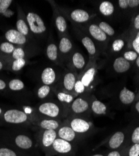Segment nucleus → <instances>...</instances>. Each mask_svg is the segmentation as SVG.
<instances>
[{
    "label": "nucleus",
    "mask_w": 139,
    "mask_h": 156,
    "mask_svg": "<svg viewBox=\"0 0 139 156\" xmlns=\"http://www.w3.org/2000/svg\"><path fill=\"white\" fill-rule=\"evenodd\" d=\"M33 112L43 118L60 119H66L68 114L61 104L57 100L48 99L38 104L34 109Z\"/></svg>",
    "instance_id": "nucleus-1"
},
{
    "label": "nucleus",
    "mask_w": 139,
    "mask_h": 156,
    "mask_svg": "<svg viewBox=\"0 0 139 156\" xmlns=\"http://www.w3.org/2000/svg\"><path fill=\"white\" fill-rule=\"evenodd\" d=\"M5 144L13 147L14 148L30 155L35 154V149L37 147L36 140L26 133H14L7 137Z\"/></svg>",
    "instance_id": "nucleus-2"
},
{
    "label": "nucleus",
    "mask_w": 139,
    "mask_h": 156,
    "mask_svg": "<svg viewBox=\"0 0 139 156\" xmlns=\"http://www.w3.org/2000/svg\"><path fill=\"white\" fill-rule=\"evenodd\" d=\"M92 96L90 95V93H86L78 96L71 103L68 116L80 117L90 119L89 117L92 113Z\"/></svg>",
    "instance_id": "nucleus-3"
},
{
    "label": "nucleus",
    "mask_w": 139,
    "mask_h": 156,
    "mask_svg": "<svg viewBox=\"0 0 139 156\" xmlns=\"http://www.w3.org/2000/svg\"><path fill=\"white\" fill-rule=\"evenodd\" d=\"M2 121L8 124L16 126H29L33 129L31 117L24 111L17 109H9L3 114Z\"/></svg>",
    "instance_id": "nucleus-4"
},
{
    "label": "nucleus",
    "mask_w": 139,
    "mask_h": 156,
    "mask_svg": "<svg viewBox=\"0 0 139 156\" xmlns=\"http://www.w3.org/2000/svg\"><path fill=\"white\" fill-rule=\"evenodd\" d=\"M57 137V131L38 130L35 135V140L37 147L45 153V156L53 155L52 146L53 142Z\"/></svg>",
    "instance_id": "nucleus-5"
},
{
    "label": "nucleus",
    "mask_w": 139,
    "mask_h": 156,
    "mask_svg": "<svg viewBox=\"0 0 139 156\" xmlns=\"http://www.w3.org/2000/svg\"><path fill=\"white\" fill-rule=\"evenodd\" d=\"M82 29L86 34L89 36L95 44L100 45L102 49H105L108 41L109 37L101 30L95 23L88 22L83 25H75Z\"/></svg>",
    "instance_id": "nucleus-6"
},
{
    "label": "nucleus",
    "mask_w": 139,
    "mask_h": 156,
    "mask_svg": "<svg viewBox=\"0 0 139 156\" xmlns=\"http://www.w3.org/2000/svg\"><path fill=\"white\" fill-rule=\"evenodd\" d=\"M65 120L80 137L89 134L93 129V125L90 119L80 117L68 116Z\"/></svg>",
    "instance_id": "nucleus-7"
},
{
    "label": "nucleus",
    "mask_w": 139,
    "mask_h": 156,
    "mask_svg": "<svg viewBox=\"0 0 139 156\" xmlns=\"http://www.w3.org/2000/svg\"><path fill=\"white\" fill-rule=\"evenodd\" d=\"M27 23L33 37H43L46 33V27L42 17L33 11H29L26 15Z\"/></svg>",
    "instance_id": "nucleus-8"
},
{
    "label": "nucleus",
    "mask_w": 139,
    "mask_h": 156,
    "mask_svg": "<svg viewBox=\"0 0 139 156\" xmlns=\"http://www.w3.org/2000/svg\"><path fill=\"white\" fill-rule=\"evenodd\" d=\"M98 66L97 59L89 58L86 66L83 71L78 76L84 86L86 87L88 93H90V89L95 83L97 74Z\"/></svg>",
    "instance_id": "nucleus-9"
},
{
    "label": "nucleus",
    "mask_w": 139,
    "mask_h": 156,
    "mask_svg": "<svg viewBox=\"0 0 139 156\" xmlns=\"http://www.w3.org/2000/svg\"><path fill=\"white\" fill-rule=\"evenodd\" d=\"M60 9L64 15L73 24L75 25H83L89 22L92 18V15L89 12L83 9H65L60 7Z\"/></svg>",
    "instance_id": "nucleus-10"
},
{
    "label": "nucleus",
    "mask_w": 139,
    "mask_h": 156,
    "mask_svg": "<svg viewBox=\"0 0 139 156\" xmlns=\"http://www.w3.org/2000/svg\"><path fill=\"white\" fill-rule=\"evenodd\" d=\"M31 117L33 129L38 130H57L60 127L63 123L62 120L46 118H43L36 115L33 111L28 112Z\"/></svg>",
    "instance_id": "nucleus-11"
},
{
    "label": "nucleus",
    "mask_w": 139,
    "mask_h": 156,
    "mask_svg": "<svg viewBox=\"0 0 139 156\" xmlns=\"http://www.w3.org/2000/svg\"><path fill=\"white\" fill-rule=\"evenodd\" d=\"M49 3L52 7L54 24L59 37L68 34L67 20L61 12L60 7L53 1H49Z\"/></svg>",
    "instance_id": "nucleus-12"
},
{
    "label": "nucleus",
    "mask_w": 139,
    "mask_h": 156,
    "mask_svg": "<svg viewBox=\"0 0 139 156\" xmlns=\"http://www.w3.org/2000/svg\"><path fill=\"white\" fill-rule=\"evenodd\" d=\"M75 30L76 33L80 40L82 44L86 48L88 55H89V58L97 59L100 53V50L95 43L89 36L77 26H75Z\"/></svg>",
    "instance_id": "nucleus-13"
},
{
    "label": "nucleus",
    "mask_w": 139,
    "mask_h": 156,
    "mask_svg": "<svg viewBox=\"0 0 139 156\" xmlns=\"http://www.w3.org/2000/svg\"><path fill=\"white\" fill-rule=\"evenodd\" d=\"M58 47L60 61L63 65L64 62L68 61L71 55L75 51V45L69 34L60 37Z\"/></svg>",
    "instance_id": "nucleus-14"
},
{
    "label": "nucleus",
    "mask_w": 139,
    "mask_h": 156,
    "mask_svg": "<svg viewBox=\"0 0 139 156\" xmlns=\"http://www.w3.org/2000/svg\"><path fill=\"white\" fill-rule=\"evenodd\" d=\"M52 152L53 155L73 156L75 154V146L71 142L57 137L53 142Z\"/></svg>",
    "instance_id": "nucleus-15"
},
{
    "label": "nucleus",
    "mask_w": 139,
    "mask_h": 156,
    "mask_svg": "<svg viewBox=\"0 0 139 156\" xmlns=\"http://www.w3.org/2000/svg\"><path fill=\"white\" fill-rule=\"evenodd\" d=\"M78 76L79 75L75 72L68 69L60 77V81L57 86L64 91L75 94L74 87L78 79Z\"/></svg>",
    "instance_id": "nucleus-16"
},
{
    "label": "nucleus",
    "mask_w": 139,
    "mask_h": 156,
    "mask_svg": "<svg viewBox=\"0 0 139 156\" xmlns=\"http://www.w3.org/2000/svg\"><path fill=\"white\" fill-rule=\"evenodd\" d=\"M67 63L69 69L80 75L85 69L88 62H86L85 58L81 52L75 49Z\"/></svg>",
    "instance_id": "nucleus-17"
},
{
    "label": "nucleus",
    "mask_w": 139,
    "mask_h": 156,
    "mask_svg": "<svg viewBox=\"0 0 139 156\" xmlns=\"http://www.w3.org/2000/svg\"><path fill=\"white\" fill-rule=\"evenodd\" d=\"M60 77L55 69L52 67H46L43 69L40 74V83L42 84L54 87L59 83Z\"/></svg>",
    "instance_id": "nucleus-18"
},
{
    "label": "nucleus",
    "mask_w": 139,
    "mask_h": 156,
    "mask_svg": "<svg viewBox=\"0 0 139 156\" xmlns=\"http://www.w3.org/2000/svg\"><path fill=\"white\" fill-rule=\"evenodd\" d=\"M17 12L18 15L16 23V30L22 34H23L25 37H27L29 40H33L34 37L30 30L27 20V16L25 15L23 10L21 7L19 6L18 7Z\"/></svg>",
    "instance_id": "nucleus-19"
},
{
    "label": "nucleus",
    "mask_w": 139,
    "mask_h": 156,
    "mask_svg": "<svg viewBox=\"0 0 139 156\" xmlns=\"http://www.w3.org/2000/svg\"><path fill=\"white\" fill-rule=\"evenodd\" d=\"M57 137L75 144L81 137L71 128L65 120L57 130Z\"/></svg>",
    "instance_id": "nucleus-20"
},
{
    "label": "nucleus",
    "mask_w": 139,
    "mask_h": 156,
    "mask_svg": "<svg viewBox=\"0 0 139 156\" xmlns=\"http://www.w3.org/2000/svg\"><path fill=\"white\" fill-rule=\"evenodd\" d=\"M53 94L55 95L57 101L64 107L67 114L68 115V111L71 103L77 96L73 94H71L61 90L57 85L53 87Z\"/></svg>",
    "instance_id": "nucleus-21"
},
{
    "label": "nucleus",
    "mask_w": 139,
    "mask_h": 156,
    "mask_svg": "<svg viewBox=\"0 0 139 156\" xmlns=\"http://www.w3.org/2000/svg\"><path fill=\"white\" fill-rule=\"evenodd\" d=\"M37 51L36 49L32 46H16V49L13 51L11 55L8 58V62L12 60L17 59H27L33 56L36 54Z\"/></svg>",
    "instance_id": "nucleus-22"
},
{
    "label": "nucleus",
    "mask_w": 139,
    "mask_h": 156,
    "mask_svg": "<svg viewBox=\"0 0 139 156\" xmlns=\"http://www.w3.org/2000/svg\"><path fill=\"white\" fill-rule=\"evenodd\" d=\"M5 38L9 43L16 46H27L29 43V40L16 29H10L5 33Z\"/></svg>",
    "instance_id": "nucleus-23"
},
{
    "label": "nucleus",
    "mask_w": 139,
    "mask_h": 156,
    "mask_svg": "<svg viewBox=\"0 0 139 156\" xmlns=\"http://www.w3.org/2000/svg\"><path fill=\"white\" fill-rule=\"evenodd\" d=\"M45 55L49 61L58 66H62L60 59L58 47L55 41H48L45 49Z\"/></svg>",
    "instance_id": "nucleus-24"
},
{
    "label": "nucleus",
    "mask_w": 139,
    "mask_h": 156,
    "mask_svg": "<svg viewBox=\"0 0 139 156\" xmlns=\"http://www.w3.org/2000/svg\"><path fill=\"white\" fill-rule=\"evenodd\" d=\"M125 131H120L113 134L107 141V146L112 150L119 149L125 142Z\"/></svg>",
    "instance_id": "nucleus-25"
},
{
    "label": "nucleus",
    "mask_w": 139,
    "mask_h": 156,
    "mask_svg": "<svg viewBox=\"0 0 139 156\" xmlns=\"http://www.w3.org/2000/svg\"><path fill=\"white\" fill-rule=\"evenodd\" d=\"M131 68L130 62L126 60L123 56L115 58L113 62V69L117 73L123 74Z\"/></svg>",
    "instance_id": "nucleus-26"
},
{
    "label": "nucleus",
    "mask_w": 139,
    "mask_h": 156,
    "mask_svg": "<svg viewBox=\"0 0 139 156\" xmlns=\"http://www.w3.org/2000/svg\"><path fill=\"white\" fill-rule=\"evenodd\" d=\"M0 156H31L7 144H0Z\"/></svg>",
    "instance_id": "nucleus-27"
},
{
    "label": "nucleus",
    "mask_w": 139,
    "mask_h": 156,
    "mask_svg": "<svg viewBox=\"0 0 139 156\" xmlns=\"http://www.w3.org/2000/svg\"><path fill=\"white\" fill-rule=\"evenodd\" d=\"M91 111L95 115H102L107 114V108L104 103L97 100L92 96L91 101Z\"/></svg>",
    "instance_id": "nucleus-28"
},
{
    "label": "nucleus",
    "mask_w": 139,
    "mask_h": 156,
    "mask_svg": "<svg viewBox=\"0 0 139 156\" xmlns=\"http://www.w3.org/2000/svg\"><path fill=\"white\" fill-rule=\"evenodd\" d=\"M135 98V93L125 87L122 88L119 93V99L123 105H130L134 101Z\"/></svg>",
    "instance_id": "nucleus-29"
},
{
    "label": "nucleus",
    "mask_w": 139,
    "mask_h": 156,
    "mask_svg": "<svg viewBox=\"0 0 139 156\" xmlns=\"http://www.w3.org/2000/svg\"><path fill=\"white\" fill-rule=\"evenodd\" d=\"M52 94H53V87L44 84H41L37 88L36 91L37 98L42 101L48 100L49 97Z\"/></svg>",
    "instance_id": "nucleus-30"
},
{
    "label": "nucleus",
    "mask_w": 139,
    "mask_h": 156,
    "mask_svg": "<svg viewBox=\"0 0 139 156\" xmlns=\"http://www.w3.org/2000/svg\"><path fill=\"white\" fill-rule=\"evenodd\" d=\"M115 6L112 2L104 1L101 2L98 5L99 12L103 16L106 17L112 16L115 12Z\"/></svg>",
    "instance_id": "nucleus-31"
},
{
    "label": "nucleus",
    "mask_w": 139,
    "mask_h": 156,
    "mask_svg": "<svg viewBox=\"0 0 139 156\" xmlns=\"http://www.w3.org/2000/svg\"><path fill=\"white\" fill-rule=\"evenodd\" d=\"M9 62V69L14 73L20 71L30 62L27 59H17L12 60Z\"/></svg>",
    "instance_id": "nucleus-32"
},
{
    "label": "nucleus",
    "mask_w": 139,
    "mask_h": 156,
    "mask_svg": "<svg viewBox=\"0 0 139 156\" xmlns=\"http://www.w3.org/2000/svg\"><path fill=\"white\" fill-rule=\"evenodd\" d=\"M25 87L24 83L19 79H13L8 82V88L12 92L23 91Z\"/></svg>",
    "instance_id": "nucleus-33"
},
{
    "label": "nucleus",
    "mask_w": 139,
    "mask_h": 156,
    "mask_svg": "<svg viewBox=\"0 0 139 156\" xmlns=\"http://www.w3.org/2000/svg\"><path fill=\"white\" fill-rule=\"evenodd\" d=\"M13 1L11 0H2L0 4V14L6 18H10L13 15L14 12L13 11L9 9Z\"/></svg>",
    "instance_id": "nucleus-34"
},
{
    "label": "nucleus",
    "mask_w": 139,
    "mask_h": 156,
    "mask_svg": "<svg viewBox=\"0 0 139 156\" xmlns=\"http://www.w3.org/2000/svg\"><path fill=\"white\" fill-rule=\"evenodd\" d=\"M95 23L98 26L99 28L105 33V34L109 38L114 36L115 34V31L113 28L112 26H110L108 23L102 21H99Z\"/></svg>",
    "instance_id": "nucleus-35"
},
{
    "label": "nucleus",
    "mask_w": 139,
    "mask_h": 156,
    "mask_svg": "<svg viewBox=\"0 0 139 156\" xmlns=\"http://www.w3.org/2000/svg\"><path fill=\"white\" fill-rule=\"evenodd\" d=\"M16 48V46L9 43L8 41L3 42L0 44V51L4 55H6L8 57H9L11 54L13 53V51H15Z\"/></svg>",
    "instance_id": "nucleus-36"
},
{
    "label": "nucleus",
    "mask_w": 139,
    "mask_h": 156,
    "mask_svg": "<svg viewBox=\"0 0 139 156\" xmlns=\"http://www.w3.org/2000/svg\"><path fill=\"white\" fill-rule=\"evenodd\" d=\"M88 93L86 87L84 86L82 81L80 80L79 78H78L77 81L75 83V87H74V94L76 96H79L83 94Z\"/></svg>",
    "instance_id": "nucleus-37"
},
{
    "label": "nucleus",
    "mask_w": 139,
    "mask_h": 156,
    "mask_svg": "<svg viewBox=\"0 0 139 156\" xmlns=\"http://www.w3.org/2000/svg\"><path fill=\"white\" fill-rule=\"evenodd\" d=\"M125 46V41L121 38L115 39L112 44V50L114 53H119Z\"/></svg>",
    "instance_id": "nucleus-38"
},
{
    "label": "nucleus",
    "mask_w": 139,
    "mask_h": 156,
    "mask_svg": "<svg viewBox=\"0 0 139 156\" xmlns=\"http://www.w3.org/2000/svg\"><path fill=\"white\" fill-rule=\"evenodd\" d=\"M138 56V55L135 51L128 50L125 51L123 53V57L129 62H133L136 61Z\"/></svg>",
    "instance_id": "nucleus-39"
},
{
    "label": "nucleus",
    "mask_w": 139,
    "mask_h": 156,
    "mask_svg": "<svg viewBox=\"0 0 139 156\" xmlns=\"http://www.w3.org/2000/svg\"><path fill=\"white\" fill-rule=\"evenodd\" d=\"M127 156H139V144H134L130 147Z\"/></svg>",
    "instance_id": "nucleus-40"
},
{
    "label": "nucleus",
    "mask_w": 139,
    "mask_h": 156,
    "mask_svg": "<svg viewBox=\"0 0 139 156\" xmlns=\"http://www.w3.org/2000/svg\"><path fill=\"white\" fill-rule=\"evenodd\" d=\"M131 142L134 144H139V126L137 127L131 136Z\"/></svg>",
    "instance_id": "nucleus-41"
},
{
    "label": "nucleus",
    "mask_w": 139,
    "mask_h": 156,
    "mask_svg": "<svg viewBox=\"0 0 139 156\" xmlns=\"http://www.w3.org/2000/svg\"><path fill=\"white\" fill-rule=\"evenodd\" d=\"M132 46L136 53L139 55V37H135L132 42Z\"/></svg>",
    "instance_id": "nucleus-42"
},
{
    "label": "nucleus",
    "mask_w": 139,
    "mask_h": 156,
    "mask_svg": "<svg viewBox=\"0 0 139 156\" xmlns=\"http://www.w3.org/2000/svg\"><path fill=\"white\" fill-rule=\"evenodd\" d=\"M117 3H118L119 7L123 10H125L129 8L128 0H119V1L117 2Z\"/></svg>",
    "instance_id": "nucleus-43"
},
{
    "label": "nucleus",
    "mask_w": 139,
    "mask_h": 156,
    "mask_svg": "<svg viewBox=\"0 0 139 156\" xmlns=\"http://www.w3.org/2000/svg\"><path fill=\"white\" fill-rule=\"evenodd\" d=\"M132 28L134 31L139 30V14L137 15L133 20Z\"/></svg>",
    "instance_id": "nucleus-44"
},
{
    "label": "nucleus",
    "mask_w": 139,
    "mask_h": 156,
    "mask_svg": "<svg viewBox=\"0 0 139 156\" xmlns=\"http://www.w3.org/2000/svg\"><path fill=\"white\" fill-rule=\"evenodd\" d=\"M124 152L122 150H113L110 152L107 156H124Z\"/></svg>",
    "instance_id": "nucleus-45"
},
{
    "label": "nucleus",
    "mask_w": 139,
    "mask_h": 156,
    "mask_svg": "<svg viewBox=\"0 0 139 156\" xmlns=\"http://www.w3.org/2000/svg\"><path fill=\"white\" fill-rule=\"evenodd\" d=\"M129 8H135L139 6V0H128Z\"/></svg>",
    "instance_id": "nucleus-46"
},
{
    "label": "nucleus",
    "mask_w": 139,
    "mask_h": 156,
    "mask_svg": "<svg viewBox=\"0 0 139 156\" xmlns=\"http://www.w3.org/2000/svg\"><path fill=\"white\" fill-rule=\"evenodd\" d=\"M8 84L4 80L0 79V91H5L7 89Z\"/></svg>",
    "instance_id": "nucleus-47"
},
{
    "label": "nucleus",
    "mask_w": 139,
    "mask_h": 156,
    "mask_svg": "<svg viewBox=\"0 0 139 156\" xmlns=\"http://www.w3.org/2000/svg\"><path fill=\"white\" fill-rule=\"evenodd\" d=\"M135 110L137 111V112L139 113V101L136 102L135 105Z\"/></svg>",
    "instance_id": "nucleus-48"
},
{
    "label": "nucleus",
    "mask_w": 139,
    "mask_h": 156,
    "mask_svg": "<svg viewBox=\"0 0 139 156\" xmlns=\"http://www.w3.org/2000/svg\"><path fill=\"white\" fill-rule=\"evenodd\" d=\"M5 67V63L2 60H0V71Z\"/></svg>",
    "instance_id": "nucleus-49"
},
{
    "label": "nucleus",
    "mask_w": 139,
    "mask_h": 156,
    "mask_svg": "<svg viewBox=\"0 0 139 156\" xmlns=\"http://www.w3.org/2000/svg\"><path fill=\"white\" fill-rule=\"evenodd\" d=\"M3 113H4V111H3V109H2V108L0 107V119H2Z\"/></svg>",
    "instance_id": "nucleus-50"
},
{
    "label": "nucleus",
    "mask_w": 139,
    "mask_h": 156,
    "mask_svg": "<svg viewBox=\"0 0 139 156\" xmlns=\"http://www.w3.org/2000/svg\"><path fill=\"white\" fill-rule=\"evenodd\" d=\"M136 65H137V66L139 68V56H138V58H137V59H136Z\"/></svg>",
    "instance_id": "nucleus-51"
},
{
    "label": "nucleus",
    "mask_w": 139,
    "mask_h": 156,
    "mask_svg": "<svg viewBox=\"0 0 139 156\" xmlns=\"http://www.w3.org/2000/svg\"><path fill=\"white\" fill-rule=\"evenodd\" d=\"M90 156H105L104 155L102 154H93V155H91Z\"/></svg>",
    "instance_id": "nucleus-52"
},
{
    "label": "nucleus",
    "mask_w": 139,
    "mask_h": 156,
    "mask_svg": "<svg viewBox=\"0 0 139 156\" xmlns=\"http://www.w3.org/2000/svg\"><path fill=\"white\" fill-rule=\"evenodd\" d=\"M135 37H139V30L137 31V33H136V35H135Z\"/></svg>",
    "instance_id": "nucleus-53"
},
{
    "label": "nucleus",
    "mask_w": 139,
    "mask_h": 156,
    "mask_svg": "<svg viewBox=\"0 0 139 156\" xmlns=\"http://www.w3.org/2000/svg\"><path fill=\"white\" fill-rule=\"evenodd\" d=\"M1 2H2V0H0V4H1Z\"/></svg>",
    "instance_id": "nucleus-54"
},
{
    "label": "nucleus",
    "mask_w": 139,
    "mask_h": 156,
    "mask_svg": "<svg viewBox=\"0 0 139 156\" xmlns=\"http://www.w3.org/2000/svg\"><path fill=\"white\" fill-rule=\"evenodd\" d=\"M51 156H55V155H51Z\"/></svg>",
    "instance_id": "nucleus-55"
}]
</instances>
